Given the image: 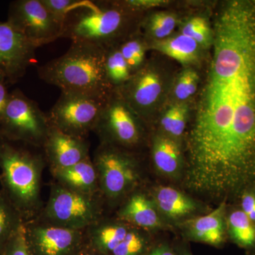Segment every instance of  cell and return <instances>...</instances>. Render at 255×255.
Returning a JSON list of instances; mask_svg holds the SVG:
<instances>
[{"label": "cell", "instance_id": "cell-1", "mask_svg": "<svg viewBox=\"0 0 255 255\" xmlns=\"http://www.w3.org/2000/svg\"><path fill=\"white\" fill-rule=\"evenodd\" d=\"M217 26L185 185L221 199L255 189V1L229 3Z\"/></svg>", "mask_w": 255, "mask_h": 255}, {"label": "cell", "instance_id": "cell-2", "mask_svg": "<svg viewBox=\"0 0 255 255\" xmlns=\"http://www.w3.org/2000/svg\"><path fill=\"white\" fill-rule=\"evenodd\" d=\"M106 49L72 42L66 53L38 68V77L63 93L107 100L114 91L105 72Z\"/></svg>", "mask_w": 255, "mask_h": 255}, {"label": "cell", "instance_id": "cell-3", "mask_svg": "<svg viewBox=\"0 0 255 255\" xmlns=\"http://www.w3.org/2000/svg\"><path fill=\"white\" fill-rule=\"evenodd\" d=\"M140 11L124 1L122 6L107 1L79 0L65 18L61 38L101 48L117 46L125 33L129 14Z\"/></svg>", "mask_w": 255, "mask_h": 255}, {"label": "cell", "instance_id": "cell-4", "mask_svg": "<svg viewBox=\"0 0 255 255\" xmlns=\"http://www.w3.org/2000/svg\"><path fill=\"white\" fill-rule=\"evenodd\" d=\"M41 159L16 142L0 138V180L4 195L23 219L36 211L40 201Z\"/></svg>", "mask_w": 255, "mask_h": 255}, {"label": "cell", "instance_id": "cell-5", "mask_svg": "<svg viewBox=\"0 0 255 255\" xmlns=\"http://www.w3.org/2000/svg\"><path fill=\"white\" fill-rule=\"evenodd\" d=\"M50 128L48 114L36 102L18 89L9 93L7 105L0 119V138L43 146Z\"/></svg>", "mask_w": 255, "mask_h": 255}, {"label": "cell", "instance_id": "cell-6", "mask_svg": "<svg viewBox=\"0 0 255 255\" xmlns=\"http://www.w3.org/2000/svg\"><path fill=\"white\" fill-rule=\"evenodd\" d=\"M100 214V207L93 195L73 191L60 184L52 189L45 210L48 224L75 231L95 225Z\"/></svg>", "mask_w": 255, "mask_h": 255}, {"label": "cell", "instance_id": "cell-7", "mask_svg": "<svg viewBox=\"0 0 255 255\" xmlns=\"http://www.w3.org/2000/svg\"><path fill=\"white\" fill-rule=\"evenodd\" d=\"M107 100L61 92L48 114L50 123L65 133L85 138L95 130Z\"/></svg>", "mask_w": 255, "mask_h": 255}, {"label": "cell", "instance_id": "cell-8", "mask_svg": "<svg viewBox=\"0 0 255 255\" xmlns=\"http://www.w3.org/2000/svg\"><path fill=\"white\" fill-rule=\"evenodd\" d=\"M36 48L61 38L63 22L41 0H17L9 5L8 19Z\"/></svg>", "mask_w": 255, "mask_h": 255}, {"label": "cell", "instance_id": "cell-9", "mask_svg": "<svg viewBox=\"0 0 255 255\" xmlns=\"http://www.w3.org/2000/svg\"><path fill=\"white\" fill-rule=\"evenodd\" d=\"M93 162L100 187L107 197L111 199L124 196L138 181V170L135 161L107 144H102L97 150Z\"/></svg>", "mask_w": 255, "mask_h": 255}, {"label": "cell", "instance_id": "cell-10", "mask_svg": "<svg viewBox=\"0 0 255 255\" xmlns=\"http://www.w3.org/2000/svg\"><path fill=\"white\" fill-rule=\"evenodd\" d=\"M94 130L106 140L124 146L137 145L141 137L140 126L133 110L123 97H114V92L106 101Z\"/></svg>", "mask_w": 255, "mask_h": 255}, {"label": "cell", "instance_id": "cell-11", "mask_svg": "<svg viewBox=\"0 0 255 255\" xmlns=\"http://www.w3.org/2000/svg\"><path fill=\"white\" fill-rule=\"evenodd\" d=\"M37 48L9 21L0 22V69L6 82L16 83L36 62Z\"/></svg>", "mask_w": 255, "mask_h": 255}, {"label": "cell", "instance_id": "cell-12", "mask_svg": "<svg viewBox=\"0 0 255 255\" xmlns=\"http://www.w3.org/2000/svg\"><path fill=\"white\" fill-rule=\"evenodd\" d=\"M26 224V223H25ZM31 255H77L81 246V231L50 224H26Z\"/></svg>", "mask_w": 255, "mask_h": 255}, {"label": "cell", "instance_id": "cell-13", "mask_svg": "<svg viewBox=\"0 0 255 255\" xmlns=\"http://www.w3.org/2000/svg\"><path fill=\"white\" fill-rule=\"evenodd\" d=\"M43 147L53 169L71 167L90 157L85 138L65 133L51 124Z\"/></svg>", "mask_w": 255, "mask_h": 255}, {"label": "cell", "instance_id": "cell-14", "mask_svg": "<svg viewBox=\"0 0 255 255\" xmlns=\"http://www.w3.org/2000/svg\"><path fill=\"white\" fill-rule=\"evenodd\" d=\"M122 97L132 110L143 113L158 100L162 85L158 75L149 68L142 69L132 75L128 82L121 88Z\"/></svg>", "mask_w": 255, "mask_h": 255}, {"label": "cell", "instance_id": "cell-15", "mask_svg": "<svg viewBox=\"0 0 255 255\" xmlns=\"http://www.w3.org/2000/svg\"><path fill=\"white\" fill-rule=\"evenodd\" d=\"M226 213L223 201L210 214L186 221L182 226L187 237L211 246H221L226 236Z\"/></svg>", "mask_w": 255, "mask_h": 255}, {"label": "cell", "instance_id": "cell-16", "mask_svg": "<svg viewBox=\"0 0 255 255\" xmlns=\"http://www.w3.org/2000/svg\"><path fill=\"white\" fill-rule=\"evenodd\" d=\"M60 185L72 190L94 195L98 187V174L90 157L71 167L63 169H53Z\"/></svg>", "mask_w": 255, "mask_h": 255}, {"label": "cell", "instance_id": "cell-17", "mask_svg": "<svg viewBox=\"0 0 255 255\" xmlns=\"http://www.w3.org/2000/svg\"><path fill=\"white\" fill-rule=\"evenodd\" d=\"M124 221L145 229H155L162 226L158 210L150 200L142 194H133L119 213Z\"/></svg>", "mask_w": 255, "mask_h": 255}, {"label": "cell", "instance_id": "cell-18", "mask_svg": "<svg viewBox=\"0 0 255 255\" xmlns=\"http://www.w3.org/2000/svg\"><path fill=\"white\" fill-rule=\"evenodd\" d=\"M152 156L159 173L169 178H177L181 174L182 152L177 142L170 137L157 135L154 138Z\"/></svg>", "mask_w": 255, "mask_h": 255}, {"label": "cell", "instance_id": "cell-19", "mask_svg": "<svg viewBox=\"0 0 255 255\" xmlns=\"http://www.w3.org/2000/svg\"><path fill=\"white\" fill-rule=\"evenodd\" d=\"M153 197L154 204L158 211L169 219H182L198 209L194 199L172 187L157 188Z\"/></svg>", "mask_w": 255, "mask_h": 255}, {"label": "cell", "instance_id": "cell-20", "mask_svg": "<svg viewBox=\"0 0 255 255\" xmlns=\"http://www.w3.org/2000/svg\"><path fill=\"white\" fill-rule=\"evenodd\" d=\"M198 46L195 41L181 33L172 38L156 41L152 48L179 63L189 64L197 60Z\"/></svg>", "mask_w": 255, "mask_h": 255}, {"label": "cell", "instance_id": "cell-21", "mask_svg": "<svg viewBox=\"0 0 255 255\" xmlns=\"http://www.w3.org/2000/svg\"><path fill=\"white\" fill-rule=\"evenodd\" d=\"M129 230L130 228L124 223H105L96 225L90 234L92 246L102 254H112L123 241Z\"/></svg>", "mask_w": 255, "mask_h": 255}, {"label": "cell", "instance_id": "cell-22", "mask_svg": "<svg viewBox=\"0 0 255 255\" xmlns=\"http://www.w3.org/2000/svg\"><path fill=\"white\" fill-rule=\"evenodd\" d=\"M228 233L236 244L246 248H255V223L242 210H236L226 221Z\"/></svg>", "mask_w": 255, "mask_h": 255}, {"label": "cell", "instance_id": "cell-23", "mask_svg": "<svg viewBox=\"0 0 255 255\" xmlns=\"http://www.w3.org/2000/svg\"><path fill=\"white\" fill-rule=\"evenodd\" d=\"M106 76L114 90L115 87H124L132 77L131 71L119 50V45L106 49Z\"/></svg>", "mask_w": 255, "mask_h": 255}, {"label": "cell", "instance_id": "cell-24", "mask_svg": "<svg viewBox=\"0 0 255 255\" xmlns=\"http://www.w3.org/2000/svg\"><path fill=\"white\" fill-rule=\"evenodd\" d=\"M23 223L22 216L4 193L0 191V254L10 238Z\"/></svg>", "mask_w": 255, "mask_h": 255}, {"label": "cell", "instance_id": "cell-25", "mask_svg": "<svg viewBox=\"0 0 255 255\" xmlns=\"http://www.w3.org/2000/svg\"><path fill=\"white\" fill-rule=\"evenodd\" d=\"M187 113V106L182 104L172 106L164 113L161 125L172 136H181L185 130Z\"/></svg>", "mask_w": 255, "mask_h": 255}, {"label": "cell", "instance_id": "cell-26", "mask_svg": "<svg viewBox=\"0 0 255 255\" xmlns=\"http://www.w3.org/2000/svg\"><path fill=\"white\" fill-rule=\"evenodd\" d=\"M119 50L128 65L131 73L142 68L145 60V46L137 38H129L119 45Z\"/></svg>", "mask_w": 255, "mask_h": 255}, {"label": "cell", "instance_id": "cell-27", "mask_svg": "<svg viewBox=\"0 0 255 255\" xmlns=\"http://www.w3.org/2000/svg\"><path fill=\"white\" fill-rule=\"evenodd\" d=\"M147 239L136 230L130 229L112 255H143L147 250Z\"/></svg>", "mask_w": 255, "mask_h": 255}, {"label": "cell", "instance_id": "cell-28", "mask_svg": "<svg viewBox=\"0 0 255 255\" xmlns=\"http://www.w3.org/2000/svg\"><path fill=\"white\" fill-rule=\"evenodd\" d=\"M176 24L177 19L174 15L166 12L156 13L149 18L147 31L151 36L163 40L172 33Z\"/></svg>", "mask_w": 255, "mask_h": 255}, {"label": "cell", "instance_id": "cell-29", "mask_svg": "<svg viewBox=\"0 0 255 255\" xmlns=\"http://www.w3.org/2000/svg\"><path fill=\"white\" fill-rule=\"evenodd\" d=\"M182 34L189 37L203 47L209 46L212 39L209 23L201 17H194L189 20L183 27Z\"/></svg>", "mask_w": 255, "mask_h": 255}, {"label": "cell", "instance_id": "cell-30", "mask_svg": "<svg viewBox=\"0 0 255 255\" xmlns=\"http://www.w3.org/2000/svg\"><path fill=\"white\" fill-rule=\"evenodd\" d=\"M199 75L191 69L184 70L178 78L174 95L179 100H186L194 95L199 83Z\"/></svg>", "mask_w": 255, "mask_h": 255}, {"label": "cell", "instance_id": "cell-31", "mask_svg": "<svg viewBox=\"0 0 255 255\" xmlns=\"http://www.w3.org/2000/svg\"><path fill=\"white\" fill-rule=\"evenodd\" d=\"M0 255H31L28 248L24 223L11 236Z\"/></svg>", "mask_w": 255, "mask_h": 255}, {"label": "cell", "instance_id": "cell-32", "mask_svg": "<svg viewBox=\"0 0 255 255\" xmlns=\"http://www.w3.org/2000/svg\"><path fill=\"white\" fill-rule=\"evenodd\" d=\"M43 5L60 21H65L67 15L78 4L79 0H41Z\"/></svg>", "mask_w": 255, "mask_h": 255}, {"label": "cell", "instance_id": "cell-33", "mask_svg": "<svg viewBox=\"0 0 255 255\" xmlns=\"http://www.w3.org/2000/svg\"><path fill=\"white\" fill-rule=\"evenodd\" d=\"M241 210L255 223V189L247 191L241 196Z\"/></svg>", "mask_w": 255, "mask_h": 255}, {"label": "cell", "instance_id": "cell-34", "mask_svg": "<svg viewBox=\"0 0 255 255\" xmlns=\"http://www.w3.org/2000/svg\"><path fill=\"white\" fill-rule=\"evenodd\" d=\"M9 93L7 91L5 82H0V119L4 113L7 105Z\"/></svg>", "mask_w": 255, "mask_h": 255}, {"label": "cell", "instance_id": "cell-35", "mask_svg": "<svg viewBox=\"0 0 255 255\" xmlns=\"http://www.w3.org/2000/svg\"><path fill=\"white\" fill-rule=\"evenodd\" d=\"M147 255H175L172 250L167 245H161L156 247Z\"/></svg>", "mask_w": 255, "mask_h": 255}, {"label": "cell", "instance_id": "cell-36", "mask_svg": "<svg viewBox=\"0 0 255 255\" xmlns=\"http://www.w3.org/2000/svg\"><path fill=\"white\" fill-rule=\"evenodd\" d=\"M0 82H6V78L1 69H0Z\"/></svg>", "mask_w": 255, "mask_h": 255}, {"label": "cell", "instance_id": "cell-37", "mask_svg": "<svg viewBox=\"0 0 255 255\" xmlns=\"http://www.w3.org/2000/svg\"><path fill=\"white\" fill-rule=\"evenodd\" d=\"M190 255L188 254V253H184V254H182V255Z\"/></svg>", "mask_w": 255, "mask_h": 255}, {"label": "cell", "instance_id": "cell-38", "mask_svg": "<svg viewBox=\"0 0 255 255\" xmlns=\"http://www.w3.org/2000/svg\"><path fill=\"white\" fill-rule=\"evenodd\" d=\"M95 255L88 254V255Z\"/></svg>", "mask_w": 255, "mask_h": 255}]
</instances>
